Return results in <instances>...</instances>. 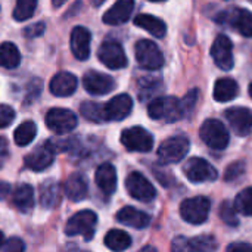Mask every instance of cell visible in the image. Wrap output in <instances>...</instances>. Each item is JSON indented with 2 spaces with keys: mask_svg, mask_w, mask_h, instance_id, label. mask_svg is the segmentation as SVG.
<instances>
[{
  "mask_svg": "<svg viewBox=\"0 0 252 252\" xmlns=\"http://www.w3.org/2000/svg\"><path fill=\"white\" fill-rule=\"evenodd\" d=\"M148 114L152 120L174 123L185 117L182 102L174 96L157 97L148 105Z\"/></svg>",
  "mask_w": 252,
  "mask_h": 252,
  "instance_id": "cell-1",
  "label": "cell"
},
{
  "mask_svg": "<svg viewBox=\"0 0 252 252\" xmlns=\"http://www.w3.org/2000/svg\"><path fill=\"white\" fill-rule=\"evenodd\" d=\"M190 142L186 136L177 134L164 140L158 148V161L162 165L180 162L189 152Z\"/></svg>",
  "mask_w": 252,
  "mask_h": 252,
  "instance_id": "cell-2",
  "label": "cell"
},
{
  "mask_svg": "<svg viewBox=\"0 0 252 252\" xmlns=\"http://www.w3.org/2000/svg\"><path fill=\"white\" fill-rule=\"evenodd\" d=\"M96 224H97L96 213H93L90 210H83V211L74 214L68 220V223L65 226V233L68 236H83L84 241L89 242L94 236Z\"/></svg>",
  "mask_w": 252,
  "mask_h": 252,
  "instance_id": "cell-3",
  "label": "cell"
},
{
  "mask_svg": "<svg viewBox=\"0 0 252 252\" xmlns=\"http://www.w3.org/2000/svg\"><path fill=\"white\" fill-rule=\"evenodd\" d=\"M199 136L202 139V142L210 146L211 149H226V146L230 142V134L229 130L226 128V126L214 118L205 120L199 128Z\"/></svg>",
  "mask_w": 252,
  "mask_h": 252,
  "instance_id": "cell-4",
  "label": "cell"
},
{
  "mask_svg": "<svg viewBox=\"0 0 252 252\" xmlns=\"http://www.w3.org/2000/svg\"><path fill=\"white\" fill-rule=\"evenodd\" d=\"M211 202L205 196H195L185 199L180 204V216L190 224H202L208 220Z\"/></svg>",
  "mask_w": 252,
  "mask_h": 252,
  "instance_id": "cell-5",
  "label": "cell"
},
{
  "mask_svg": "<svg viewBox=\"0 0 252 252\" xmlns=\"http://www.w3.org/2000/svg\"><path fill=\"white\" fill-rule=\"evenodd\" d=\"M136 59L145 69L155 71L164 65V55L152 40H139L136 43Z\"/></svg>",
  "mask_w": 252,
  "mask_h": 252,
  "instance_id": "cell-6",
  "label": "cell"
},
{
  "mask_svg": "<svg viewBox=\"0 0 252 252\" xmlns=\"http://www.w3.org/2000/svg\"><path fill=\"white\" fill-rule=\"evenodd\" d=\"M78 124L77 115L65 108H52L46 114V126L50 131L56 134L71 133Z\"/></svg>",
  "mask_w": 252,
  "mask_h": 252,
  "instance_id": "cell-7",
  "label": "cell"
},
{
  "mask_svg": "<svg viewBox=\"0 0 252 252\" xmlns=\"http://www.w3.org/2000/svg\"><path fill=\"white\" fill-rule=\"evenodd\" d=\"M217 21L226 25H230L244 37H252V12L241 7H233L221 12L217 16Z\"/></svg>",
  "mask_w": 252,
  "mask_h": 252,
  "instance_id": "cell-8",
  "label": "cell"
},
{
  "mask_svg": "<svg viewBox=\"0 0 252 252\" xmlns=\"http://www.w3.org/2000/svg\"><path fill=\"white\" fill-rule=\"evenodd\" d=\"M126 189L131 198L140 202H151L157 198V189L154 188V185L142 173L137 171H133L127 176Z\"/></svg>",
  "mask_w": 252,
  "mask_h": 252,
  "instance_id": "cell-9",
  "label": "cell"
},
{
  "mask_svg": "<svg viewBox=\"0 0 252 252\" xmlns=\"http://www.w3.org/2000/svg\"><path fill=\"white\" fill-rule=\"evenodd\" d=\"M97 58L109 69H123L128 62L123 46L115 40L103 41L97 50Z\"/></svg>",
  "mask_w": 252,
  "mask_h": 252,
  "instance_id": "cell-10",
  "label": "cell"
},
{
  "mask_svg": "<svg viewBox=\"0 0 252 252\" xmlns=\"http://www.w3.org/2000/svg\"><path fill=\"white\" fill-rule=\"evenodd\" d=\"M121 143L130 152H149L154 146V137L142 127H130L121 133Z\"/></svg>",
  "mask_w": 252,
  "mask_h": 252,
  "instance_id": "cell-11",
  "label": "cell"
},
{
  "mask_svg": "<svg viewBox=\"0 0 252 252\" xmlns=\"http://www.w3.org/2000/svg\"><path fill=\"white\" fill-rule=\"evenodd\" d=\"M185 176L192 183H204V182H214L219 177L217 170L205 159L199 157L190 158L183 167Z\"/></svg>",
  "mask_w": 252,
  "mask_h": 252,
  "instance_id": "cell-12",
  "label": "cell"
},
{
  "mask_svg": "<svg viewBox=\"0 0 252 252\" xmlns=\"http://www.w3.org/2000/svg\"><path fill=\"white\" fill-rule=\"evenodd\" d=\"M211 58L214 59L216 65L223 71H230L233 68L235 65L233 43L227 35L224 34L217 35V38L211 46Z\"/></svg>",
  "mask_w": 252,
  "mask_h": 252,
  "instance_id": "cell-13",
  "label": "cell"
},
{
  "mask_svg": "<svg viewBox=\"0 0 252 252\" xmlns=\"http://www.w3.org/2000/svg\"><path fill=\"white\" fill-rule=\"evenodd\" d=\"M55 152H56V149H55V146H52V142H44L25 157L24 164L31 171L40 173L53 164Z\"/></svg>",
  "mask_w": 252,
  "mask_h": 252,
  "instance_id": "cell-14",
  "label": "cell"
},
{
  "mask_svg": "<svg viewBox=\"0 0 252 252\" xmlns=\"http://www.w3.org/2000/svg\"><path fill=\"white\" fill-rule=\"evenodd\" d=\"M84 89L93 96H103L115 89V80L99 71H87L83 77Z\"/></svg>",
  "mask_w": 252,
  "mask_h": 252,
  "instance_id": "cell-15",
  "label": "cell"
},
{
  "mask_svg": "<svg viewBox=\"0 0 252 252\" xmlns=\"http://www.w3.org/2000/svg\"><path fill=\"white\" fill-rule=\"evenodd\" d=\"M226 118L238 136H248L252 131V112L248 108L233 106L226 109Z\"/></svg>",
  "mask_w": 252,
  "mask_h": 252,
  "instance_id": "cell-16",
  "label": "cell"
},
{
  "mask_svg": "<svg viewBox=\"0 0 252 252\" xmlns=\"http://www.w3.org/2000/svg\"><path fill=\"white\" fill-rule=\"evenodd\" d=\"M131 109H133V99L126 93L117 94L109 102L105 103V120L121 121L130 115Z\"/></svg>",
  "mask_w": 252,
  "mask_h": 252,
  "instance_id": "cell-17",
  "label": "cell"
},
{
  "mask_svg": "<svg viewBox=\"0 0 252 252\" xmlns=\"http://www.w3.org/2000/svg\"><path fill=\"white\" fill-rule=\"evenodd\" d=\"M219 248V244L214 236L202 235L192 239L186 238H176L173 241V250L174 251H216Z\"/></svg>",
  "mask_w": 252,
  "mask_h": 252,
  "instance_id": "cell-18",
  "label": "cell"
},
{
  "mask_svg": "<svg viewBox=\"0 0 252 252\" xmlns=\"http://www.w3.org/2000/svg\"><path fill=\"white\" fill-rule=\"evenodd\" d=\"M92 34L86 27L77 25L71 31V50L78 61H86L90 56Z\"/></svg>",
  "mask_w": 252,
  "mask_h": 252,
  "instance_id": "cell-19",
  "label": "cell"
},
{
  "mask_svg": "<svg viewBox=\"0 0 252 252\" xmlns=\"http://www.w3.org/2000/svg\"><path fill=\"white\" fill-rule=\"evenodd\" d=\"M134 10V0H117L112 7L103 13V22L108 25H121L127 22Z\"/></svg>",
  "mask_w": 252,
  "mask_h": 252,
  "instance_id": "cell-20",
  "label": "cell"
},
{
  "mask_svg": "<svg viewBox=\"0 0 252 252\" xmlns=\"http://www.w3.org/2000/svg\"><path fill=\"white\" fill-rule=\"evenodd\" d=\"M78 81L77 77L71 72L66 71H61L56 75H53V78L50 80V93L53 96L58 97H66L71 96L75 90H77Z\"/></svg>",
  "mask_w": 252,
  "mask_h": 252,
  "instance_id": "cell-21",
  "label": "cell"
},
{
  "mask_svg": "<svg viewBox=\"0 0 252 252\" xmlns=\"http://www.w3.org/2000/svg\"><path fill=\"white\" fill-rule=\"evenodd\" d=\"M117 220L124 224V226H128V227H134L137 230H142V229H146L151 223V217L134 208V207H124L121 208L118 213H117Z\"/></svg>",
  "mask_w": 252,
  "mask_h": 252,
  "instance_id": "cell-22",
  "label": "cell"
},
{
  "mask_svg": "<svg viewBox=\"0 0 252 252\" xmlns=\"http://www.w3.org/2000/svg\"><path fill=\"white\" fill-rule=\"evenodd\" d=\"M94 180L97 188L105 193V195H112L117 190V171L115 167L109 162H105L97 167Z\"/></svg>",
  "mask_w": 252,
  "mask_h": 252,
  "instance_id": "cell-23",
  "label": "cell"
},
{
  "mask_svg": "<svg viewBox=\"0 0 252 252\" xmlns=\"http://www.w3.org/2000/svg\"><path fill=\"white\" fill-rule=\"evenodd\" d=\"M87 192H89V185H87V179H86L84 174L72 173L66 179V182H65V195L71 201L78 202V201L86 199Z\"/></svg>",
  "mask_w": 252,
  "mask_h": 252,
  "instance_id": "cell-24",
  "label": "cell"
},
{
  "mask_svg": "<svg viewBox=\"0 0 252 252\" xmlns=\"http://www.w3.org/2000/svg\"><path fill=\"white\" fill-rule=\"evenodd\" d=\"M61 201V186L56 180L47 179L40 185V204L43 208L52 210Z\"/></svg>",
  "mask_w": 252,
  "mask_h": 252,
  "instance_id": "cell-25",
  "label": "cell"
},
{
  "mask_svg": "<svg viewBox=\"0 0 252 252\" xmlns=\"http://www.w3.org/2000/svg\"><path fill=\"white\" fill-rule=\"evenodd\" d=\"M12 202L15 208L19 210L21 213H30L34 208V202H35L34 189L27 183L16 186V189L12 192Z\"/></svg>",
  "mask_w": 252,
  "mask_h": 252,
  "instance_id": "cell-26",
  "label": "cell"
},
{
  "mask_svg": "<svg viewBox=\"0 0 252 252\" xmlns=\"http://www.w3.org/2000/svg\"><path fill=\"white\" fill-rule=\"evenodd\" d=\"M134 24L143 30H146L149 34H152L157 38H162L167 34V25L162 19L148 15V13H140L134 18Z\"/></svg>",
  "mask_w": 252,
  "mask_h": 252,
  "instance_id": "cell-27",
  "label": "cell"
},
{
  "mask_svg": "<svg viewBox=\"0 0 252 252\" xmlns=\"http://www.w3.org/2000/svg\"><path fill=\"white\" fill-rule=\"evenodd\" d=\"M213 94L217 102H229V100H233L239 94V86L233 78L223 77L216 81Z\"/></svg>",
  "mask_w": 252,
  "mask_h": 252,
  "instance_id": "cell-28",
  "label": "cell"
},
{
  "mask_svg": "<svg viewBox=\"0 0 252 252\" xmlns=\"http://www.w3.org/2000/svg\"><path fill=\"white\" fill-rule=\"evenodd\" d=\"M105 245L111 251H126L131 247V238L127 232L120 230V229H112L106 233L105 236Z\"/></svg>",
  "mask_w": 252,
  "mask_h": 252,
  "instance_id": "cell-29",
  "label": "cell"
},
{
  "mask_svg": "<svg viewBox=\"0 0 252 252\" xmlns=\"http://www.w3.org/2000/svg\"><path fill=\"white\" fill-rule=\"evenodd\" d=\"M21 63V53L13 43H1L0 44V66L13 69Z\"/></svg>",
  "mask_w": 252,
  "mask_h": 252,
  "instance_id": "cell-30",
  "label": "cell"
},
{
  "mask_svg": "<svg viewBox=\"0 0 252 252\" xmlns=\"http://www.w3.org/2000/svg\"><path fill=\"white\" fill-rule=\"evenodd\" d=\"M37 134V126L34 121L27 120L24 121L13 133V140L18 146H27L30 145Z\"/></svg>",
  "mask_w": 252,
  "mask_h": 252,
  "instance_id": "cell-31",
  "label": "cell"
},
{
  "mask_svg": "<svg viewBox=\"0 0 252 252\" xmlns=\"http://www.w3.org/2000/svg\"><path fill=\"white\" fill-rule=\"evenodd\" d=\"M81 115L93 123H103L105 120V105L96 103V102H84L80 106Z\"/></svg>",
  "mask_w": 252,
  "mask_h": 252,
  "instance_id": "cell-32",
  "label": "cell"
},
{
  "mask_svg": "<svg viewBox=\"0 0 252 252\" xmlns=\"http://www.w3.org/2000/svg\"><path fill=\"white\" fill-rule=\"evenodd\" d=\"M37 1L38 0H16L15 9H13L15 21L21 22V21L30 19L37 9Z\"/></svg>",
  "mask_w": 252,
  "mask_h": 252,
  "instance_id": "cell-33",
  "label": "cell"
},
{
  "mask_svg": "<svg viewBox=\"0 0 252 252\" xmlns=\"http://www.w3.org/2000/svg\"><path fill=\"white\" fill-rule=\"evenodd\" d=\"M235 208L242 216H252V188L244 189L235 199Z\"/></svg>",
  "mask_w": 252,
  "mask_h": 252,
  "instance_id": "cell-34",
  "label": "cell"
},
{
  "mask_svg": "<svg viewBox=\"0 0 252 252\" xmlns=\"http://www.w3.org/2000/svg\"><path fill=\"white\" fill-rule=\"evenodd\" d=\"M220 219L229 224V226H238L239 224V219L236 217V208H235V204L229 202V201H224L221 205H220Z\"/></svg>",
  "mask_w": 252,
  "mask_h": 252,
  "instance_id": "cell-35",
  "label": "cell"
},
{
  "mask_svg": "<svg viewBox=\"0 0 252 252\" xmlns=\"http://www.w3.org/2000/svg\"><path fill=\"white\" fill-rule=\"evenodd\" d=\"M245 171V162L244 161H238V162H233L232 165L227 167L226 173H224V180L226 182H233L235 179H238L241 174H244Z\"/></svg>",
  "mask_w": 252,
  "mask_h": 252,
  "instance_id": "cell-36",
  "label": "cell"
},
{
  "mask_svg": "<svg viewBox=\"0 0 252 252\" xmlns=\"http://www.w3.org/2000/svg\"><path fill=\"white\" fill-rule=\"evenodd\" d=\"M15 120V111L9 105H0V128H6Z\"/></svg>",
  "mask_w": 252,
  "mask_h": 252,
  "instance_id": "cell-37",
  "label": "cell"
},
{
  "mask_svg": "<svg viewBox=\"0 0 252 252\" xmlns=\"http://www.w3.org/2000/svg\"><path fill=\"white\" fill-rule=\"evenodd\" d=\"M198 96H199V92L198 90H192L189 92L183 99H182V108H183V114L186 112H192L196 102H198Z\"/></svg>",
  "mask_w": 252,
  "mask_h": 252,
  "instance_id": "cell-38",
  "label": "cell"
},
{
  "mask_svg": "<svg viewBox=\"0 0 252 252\" xmlns=\"http://www.w3.org/2000/svg\"><path fill=\"white\" fill-rule=\"evenodd\" d=\"M44 31H46L44 22H35V24H31V25L25 27L24 37H27V38H35V37H40Z\"/></svg>",
  "mask_w": 252,
  "mask_h": 252,
  "instance_id": "cell-39",
  "label": "cell"
},
{
  "mask_svg": "<svg viewBox=\"0 0 252 252\" xmlns=\"http://www.w3.org/2000/svg\"><path fill=\"white\" fill-rule=\"evenodd\" d=\"M3 250L7 252H21L25 250V244L19 238H12V239L4 242Z\"/></svg>",
  "mask_w": 252,
  "mask_h": 252,
  "instance_id": "cell-40",
  "label": "cell"
},
{
  "mask_svg": "<svg viewBox=\"0 0 252 252\" xmlns=\"http://www.w3.org/2000/svg\"><path fill=\"white\" fill-rule=\"evenodd\" d=\"M158 89L159 87H158V81L157 80H154L152 84H151L149 80H143L140 83V97L142 99L143 97H149L151 96V90H158Z\"/></svg>",
  "mask_w": 252,
  "mask_h": 252,
  "instance_id": "cell-41",
  "label": "cell"
},
{
  "mask_svg": "<svg viewBox=\"0 0 252 252\" xmlns=\"http://www.w3.org/2000/svg\"><path fill=\"white\" fill-rule=\"evenodd\" d=\"M227 251L229 252H252V245L250 244H232L227 247Z\"/></svg>",
  "mask_w": 252,
  "mask_h": 252,
  "instance_id": "cell-42",
  "label": "cell"
},
{
  "mask_svg": "<svg viewBox=\"0 0 252 252\" xmlns=\"http://www.w3.org/2000/svg\"><path fill=\"white\" fill-rule=\"evenodd\" d=\"M10 190H12V188H10V185H9V183H6V182H0V201L6 199V198L10 195Z\"/></svg>",
  "mask_w": 252,
  "mask_h": 252,
  "instance_id": "cell-43",
  "label": "cell"
},
{
  "mask_svg": "<svg viewBox=\"0 0 252 252\" xmlns=\"http://www.w3.org/2000/svg\"><path fill=\"white\" fill-rule=\"evenodd\" d=\"M9 154V145H7V140L0 136V157H6Z\"/></svg>",
  "mask_w": 252,
  "mask_h": 252,
  "instance_id": "cell-44",
  "label": "cell"
},
{
  "mask_svg": "<svg viewBox=\"0 0 252 252\" xmlns=\"http://www.w3.org/2000/svg\"><path fill=\"white\" fill-rule=\"evenodd\" d=\"M66 1H68V0H52V6H53L55 9H58V7H61V6H63Z\"/></svg>",
  "mask_w": 252,
  "mask_h": 252,
  "instance_id": "cell-45",
  "label": "cell"
},
{
  "mask_svg": "<svg viewBox=\"0 0 252 252\" xmlns=\"http://www.w3.org/2000/svg\"><path fill=\"white\" fill-rule=\"evenodd\" d=\"M4 242H6V241H4V236H3V233L0 232V250L3 248V245H4Z\"/></svg>",
  "mask_w": 252,
  "mask_h": 252,
  "instance_id": "cell-46",
  "label": "cell"
},
{
  "mask_svg": "<svg viewBox=\"0 0 252 252\" xmlns=\"http://www.w3.org/2000/svg\"><path fill=\"white\" fill-rule=\"evenodd\" d=\"M93 3H94V6H100V3L103 1V0H92Z\"/></svg>",
  "mask_w": 252,
  "mask_h": 252,
  "instance_id": "cell-47",
  "label": "cell"
},
{
  "mask_svg": "<svg viewBox=\"0 0 252 252\" xmlns=\"http://www.w3.org/2000/svg\"><path fill=\"white\" fill-rule=\"evenodd\" d=\"M250 96H251V97H252V83H251V84H250Z\"/></svg>",
  "mask_w": 252,
  "mask_h": 252,
  "instance_id": "cell-48",
  "label": "cell"
},
{
  "mask_svg": "<svg viewBox=\"0 0 252 252\" xmlns=\"http://www.w3.org/2000/svg\"><path fill=\"white\" fill-rule=\"evenodd\" d=\"M149 1H165V0H149Z\"/></svg>",
  "mask_w": 252,
  "mask_h": 252,
  "instance_id": "cell-49",
  "label": "cell"
},
{
  "mask_svg": "<svg viewBox=\"0 0 252 252\" xmlns=\"http://www.w3.org/2000/svg\"><path fill=\"white\" fill-rule=\"evenodd\" d=\"M250 1H252V0H250Z\"/></svg>",
  "mask_w": 252,
  "mask_h": 252,
  "instance_id": "cell-50",
  "label": "cell"
}]
</instances>
